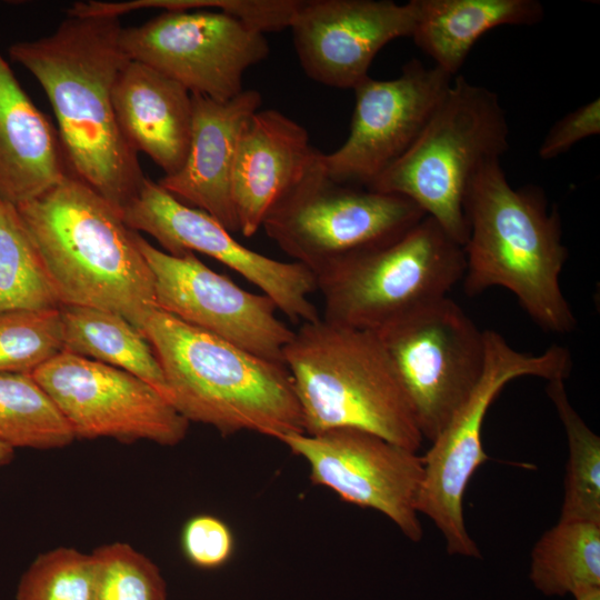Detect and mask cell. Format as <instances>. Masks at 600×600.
<instances>
[{"label":"cell","instance_id":"cell-1","mask_svg":"<svg viewBox=\"0 0 600 600\" xmlns=\"http://www.w3.org/2000/svg\"><path fill=\"white\" fill-rule=\"evenodd\" d=\"M116 17H68L50 34L10 46L49 99L67 164L120 211L146 176L113 109L117 77L130 60Z\"/></svg>","mask_w":600,"mask_h":600},{"label":"cell","instance_id":"cell-2","mask_svg":"<svg viewBox=\"0 0 600 600\" xmlns=\"http://www.w3.org/2000/svg\"><path fill=\"white\" fill-rule=\"evenodd\" d=\"M16 207L60 304L109 310L142 329L158 309L153 278L119 209L72 174Z\"/></svg>","mask_w":600,"mask_h":600},{"label":"cell","instance_id":"cell-3","mask_svg":"<svg viewBox=\"0 0 600 600\" xmlns=\"http://www.w3.org/2000/svg\"><path fill=\"white\" fill-rule=\"evenodd\" d=\"M464 214V291L474 296L502 287L544 331L571 332L577 320L560 286L568 249L560 213L549 208L544 192L513 188L497 160L472 180Z\"/></svg>","mask_w":600,"mask_h":600},{"label":"cell","instance_id":"cell-4","mask_svg":"<svg viewBox=\"0 0 600 600\" xmlns=\"http://www.w3.org/2000/svg\"><path fill=\"white\" fill-rule=\"evenodd\" d=\"M141 332L162 369L168 401L189 423L210 426L223 436L249 431L277 440L303 432L284 363L252 354L159 309Z\"/></svg>","mask_w":600,"mask_h":600},{"label":"cell","instance_id":"cell-5","mask_svg":"<svg viewBox=\"0 0 600 600\" xmlns=\"http://www.w3.org/2000/svg\"><path fill=\"white\" fill-rule=\"evenodd\" d=\"M300 404L303 432L337 428L374 433L418 452L423 437L380 337L328 322H302L282 353Z\"/></svg>","mask_w":600,"mask_h":600},{"label":"cell","instance_id":"cell-6","mask_svg":"<svg viewBox=\"0 0 600 600\" xmlns=\"http://www.w3.org/2000/svg\"><path fill=\"white\" fill-rule=\"evenodd\" d=\"M509 138L499 96L456 76L414 143L369 189L409 199L463 247L467 191L488 163L501 160Z\"/></svg>","mask_w":600,"mask_h":600},{"label":"cell","instance_id":"cell-7","mask_svg":"<svg viewBox=\"0 0 600 600\" xmlns=\"http://www.w3.org/2000/svg\"><path fill=\"white\" fill-rule=\"evenodd\" d=\"M464 269L463 247L426 216L394 240L351 253L317 274L321 318L379 332L448 297Z\"/></svg>","mask_w":600,"mask_h":600},{"label":"cell","instance_id":"cell-8","mask_svg":"<svg viewBox=\"0 0 600 600\" xmlns=\"http://www.w3.org/2000/svg\"><path fill=\"white\" fill-rule=\"evenodd\" d=\"M483 334L482 373L422 456L423 478L416 504L440 530L448 553L477 559L481 552L466 528L463 497L474 471L489 459L481 439L486 413L511 380L526 376L564 380L572 368L571 354L563 347L529 354L513 349L494 330H483Z\"/></svg>","mask_w":600,"mask_h":600},{"label":"cell","instance_id":"cell-9","mask_svg":"<svg viewBox=\"0 0 600 600\" xmlns=\"http://www.w3.org/2000/svg\"><path fill=\"white\" fill-rule=\"evenodd\" d=\"M423 217L402 196L330 179L318 156L308 173L270 209L261 228L316 277L351 253L394 240Z\"/></svg>","mask_w":600,"mask_h":600},{"label":"cell","instance_id":"cell-10","mask_svg":"<svg viewBox=\"0 0 600 600\" xmlns=\"http://www.w3.org/2000/svg\"><path fill=\"white\" fill-rule=\"evenodd\" d=\"M376 333L393 361L423 439L433 441L482 373L483 330L446 297Z\"/></svg>","mask_w":600,"mask_h":600},{"label":"cell","instance_id":"cell-11","mask_svg":"<svg viewBox=\"0 0 600 600\" xmlns=\"http://www.w3.org/2000/svg\"><path fill=\"white\" fill-rule=\"evenodd\" d=\"M120 44L130 60L177 81L191 94L224 102L240 94L244 72L263 61V33L221 10H167L122 28Z\"/></svg>","mask_w":600,"mask_h":600},{"label":"cell","instance_id":"cell-12","mask_svg":"<svg viewBox=\"0 0 600 600\" xmlns=\"http://www.w3.org/2000/svg\"><path fill=\"white\" fill-rule=\"evenodd\" d=\"M76 439L147 440L176 446L189 422L150 383L124 370L61 351L31 373Z\"/></svg>","mask_w":600,"mask_h":600},{"label":"cell","instance_id":"cell-13","mask_svg":"<svg viewBox=\"0 0 600 600\" xmlns=\"http://www.w3.org/2000/svg\"><path fill=\"white\" fill-rule=\"evenodd\" d=\"M279 441L308 463L313 484L346 502L379 511L408 539L421 540L416 504L423 459L418 452L353 428L293 433Z\"/></svg>","mask_w":600,"mask_h":600},{"label":"cell","instance_id":"cell-14","mask_svg":"<svg viewBox=\"0 0 600 600\" xmlns=\"http://www.w3.org/2000/svg\"><path fill=\"white\" fill-rule=\"evenodd\" d=\"M121 213L132 231L153 237L164 252L172 256L199 252L240 273L293 322L321 318L309 299L317 290L316 277L309 269L244 247L214 218L182 203L150 178H146Z\"/></svg>","mask_w":600,"mask_h":600},{"label":"cell","instance_id":"cell-15","mask_svg":"<svg viewBox=\"0 0 600 600\" xmlns=\"http://www.w3.org/2000/svg\"><path fill=\"white\" fill-rule=\"evenodd\" d=\"M436 66L407 62L391 80L370 76L354 91L350 132L331 153L319 154L332 180L369 189L414 143L452 79Z\"/></svg>","mask_w":600,"mask_h":600},{"label":"cell","instance_id":"cell-16","mask_svg":"<svg viewBox=\"0 0 600 600\" xmlns=\"http://www.w3.org/2000/svg\"><path fill=\"white\" fill-rule=\"evenodd\" d=\"M153 278L156 304L177 319L260 358L283 363L294 331L266 294L249 292L194 253L172 256L136 234Z\"/></svg>","mask_w":600,"mask_h":600},{"label":"cell","instance_id":"cell-17","mask_svg":"<svg viewBox=\"0 0 600 600\" xmlns=\"http://www.w3.org/2000/svg\"><path fill=\"white\" fill-rule=\"evenodd\" d=\"M417 16V0H308L299 2L289 29L310 79L353 89L386 44L412 36Z\"/></svg>","mask_w":600,"mask_h":600},{"label":"cell","instance_id":"cell-18","mask_svg":"<svg viewBox=\"0 0 600 600\" xmlns=\"http://www.w3.org/2000/svg\"><path fill=\"white\" fill-rule=\"evenodd\" d=\"M190 146L181 169L163 176L159 186L182 203L199 209L227 230L238 232L231 177L238 141L247 120L262 99L256 90H243L224 102L191 94Z\"/></svg>","mask_w":600,"mask_h":600},{"label":"cell","instance_id":"cell-19","mask_svg":"<svg viewBox=\"0 0 600 600\" xmlns=\"http://www.w3.org/2000/svg\"><path fill=\"white\" fill-rule=\"evenodd\" d=\"M304 127L273 109L256 111L244 123L236 151L231 193L239 231L252 237L276 204L316 164Z\"/></svg>","mask_w":600,"mask_h":600},{"label":"cell","instance_id":"cell-20","mask_svg":"<svg viewBox=\"0 0 600 600\" xmlns=\"http://www.w3.org/2000/svg\"><path fill=\"white\" fill-rule=\"evenodd\" d=\"M118 124L132 149L163 172H178L188 154L192 127L191 93L151 67L129 60L112 90Z\"/></svg>","mask_w":600,"mask_h":600},{"label":"cell","instance_id":"cell-21","mask_svg":"<svg viewBox=\"0 0 600 600\" xmlns=\"http://www.w3.org/2000/svg\"><path fill=\"white\" fill-rule=\"evenodd\" d=\"M68 174L58 131L0 53V197L19 206Z\"/></svg>","mask_w":600,"mask_h":600},{"label":"cell","instance_id":"cell-22","mask_svg":"<svg viewBox=\"0 0 600 600\" xmlns=\"http://www.w3.org/2000/svg\"><path fill=\"white\" fill-rule=\"evenodd\" d=\"M411 38L433 66L451 77L464 64L476 42L501 26H534L544 7L537 0H417Z\"/></svg>","mask_w":600,"mask_h":600},{"label":"cell","instance_id":"cell-23","mask_svg":"<svg viewBox=\"0 0 600 600\" xmlns=\"http://www.w3.org/2000/svg\"><path fill=\"white\" fill-rule=\"evenodd\" d=\"M59 312L64 351L132 373L167 399L162 369L141 330L109 310L61 304Z\"/></svg>","mask_w":600,"mask_h":600},{"label":"cell","instance_id":"cell-24","mask_svg":"<svg viewBox=\"0 0 600 600\" xmlns=\"http://www.w3.org/2000/svg\"><path fill=\"white\" fill-rule=\"evenodd\" d=\"M529 578L547 597L600 587V523L559 520L534 543Z\"/></svg>","mask_w":600,"mask_h":600},{"label":"cell","instance_id":"cell-25","mask_svg":"<svg viewBox=\"0 0 600 600\" xmlns=\"http://www.w3.org/2000/svg\"><path fill=\"white\" fill-rule=\"evenodd\" d=\"M60 306L17 207L0 197V312Z\"/></svg>","mask_w":600,"mask_h":600},{"label":"cell","instance_id":"cell-26","mask_svg":"<svg viewBox=\"0 0 600 600\" xmlns=\"http://www.w3.org/2000/svg\"><path fill=\"white\" fill-rule=\"evenodd\" d=\"M74 434L29 373L0 372V442L11 448L59 449Z\"/></svg>","mask_w":600,"mask_h":600},{"label":"cell","instance_id":"cell-27","mask_svg":"<svg viewBox=\"0 0 600 600\" xmlns=\"http://www.w3.org/2000/svg\"><path fill=\"white\" fill-rule=\"evenodd\" d=\"M546 391L563 424L569 451L559 520L600 523V438L573 409L564 380L548 381Z\"/></svg>","mask_w":600,"mask_h":600},{"label":"cell","instance_id":"cell-28","mask_svg":"<svg viewBox=\"0 0 600 600\" xmlns=\"http://www.w3.org/2000/svg\"><path fill=\"white\" fill-rule=\"evenodd\" d=\"M91 600H168L158 566L127 542H112L90 553Z\"/></svg>","mask_w":600,"mask_h":600},{"label":"cell","instance_id":"cell-29","mask_svg":"<svg viewBox=\"0 0 600 600\" xmlns=\"http://www.w3.org/2000/svg\"><path fill=\"white\" fill-rule=\"evenodd\" d=\"M61 351L59 309L0 312V372L31 374Z\"/></svg>","mask_w":600,"mask_h":600},{"label":"cell","instance_id":"cell-30","mask_svg":"<svg viewBox=\"0 0 600 600\" xmlns=\"http://www.w3.org/2000/svg\"><path fill=\"white\" fill-rule=\"evenodd\" d=\"M92 559L74 548L39 554L23 572L16 600H91Z\"/></svg>","mask_w":600,"mask_h":600},{"label":"cell","instance_id":"cell-31","mask_svg":"<svg viewBox=\"0 0 600 600\" xmlns=\"http://www.w3.org/2000/svg\"><path fill=\"white\" fill-rule=\"evenodd\" d=\"M180 543L186 559L206 570L224 566L234 551L231 528L222 519L208 513L196 514L186 521Z\"/></svg>","mask_w":600,"mask_h":600},{"label":"cell","instance_id":"cell-32","mask_svg":"<svg viewBox=\"0 0 600 600\" xmlns=\"http://www.w3.org/2000/svg\"><path fill=\"white\" fill-rule=\"evenodd\" d=\"M600 133L599 98L568 112L549 129L539 147L542 160H552L576 143Z\"/></svg>","mask_w":600,"mask_h":600},{"label":"cell","instance_id":"cell-33","mask_svg":"<svg viewBox=\"0 0 600 600\" xmlns=\"http://www.w3.org/2000/svg\"><path fill=\"white\" fill-rule=\"evenodd\" d=\"M299 2L298 0H229L218 1L217 10L238 18L264 34L290 28Z\"/></svg>","mask_w":600,"mask_h":600},{"label":"cell","instance_id":"cell-34","mask_svg":"<svg viewBox=\"0 0 600 600\" xmlns=\"http://www.w3.org/2000/svg\"><path fill=\"white\" fill-rule=\"evenodd\" d=\"M572 597L574 600H600V587L582 589Z\"/></svg>","mask_w":600,"mask_h":600},{"label":"cell","instance_id":"cell-35","mask_svg":"<svg viewBox=\"0 0 600 600\" xmlns=\"http://www.w3.org/2000/svg\"><path fill=\"white\" fill-rule=\"evenodd\" d=\"M14 449L10 446L0 442V467H3L12 461Z\"/></svg>","mask_w":600,"mask_h":600}]
</instances>
